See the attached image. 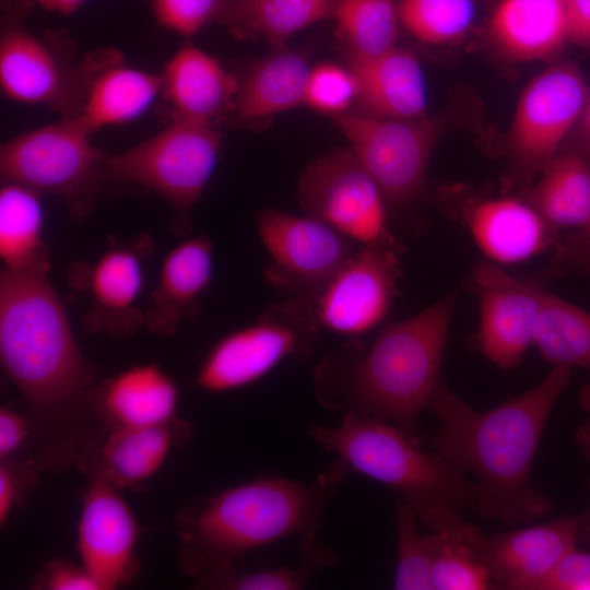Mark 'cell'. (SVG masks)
Masks as SVG:
<instances>
[{"instance_id": "cell-47", "label": "cell", "mask_w": 590, "mask_h": 590, "mask_svg": "<svg viewBox=\"0 0 590 590\" xmlns=\"http://www.w3.org/2000/svg\"><path fill=\"white\" fill-rule=\"evenodd\" d=\"M32 1L48 12L68 15L78 11L87 0H32Z\"/></svg>"}, {"instance_id": "cell-48", "label": "cell", "mask_w": 590, "mask_h": 590, "mask_svg": "<svg viewBox=\"0 0 590 590\" xmlns=\"http://www.w3.org/2000/svg\"><path fill=\"white\" fill-rule=\"evenodd\" d=\"M590 489V480H589ZM578 517V540L581 542L590 543V506L589 508Z\"/></svg>"}, {"instance_id": "cell-10", "label": "cell", "mask_w": 590, "mask_h": 590, "mask_svg": "<svg viewBox=\"0 0 590 590\" xmlns=\"http://www.w3.org/2000/svg\"><path fill=\"white\" fill-rule=\"evenodd\" d=\"M297 196L307 215L355 244L400 251L388 227L386 199L350 148L314 160L299 178Z\"/></svg>"}, {"instance_id": "cell-36", "label": "cell", "mask_w": 590, "mask_h": 590, "mask_svg": "<svg viewBox=\"0 0 590 590\" xmlns=\"http://www.w3.org/2000/svg\"><path fill=\"white\" fill-rule=\"evenodd\" d=\"M415 511L401 502L396 507L397 590H433L432 559L425 535L418 531Z\"/></svg>"}, {"instance_id": "cell-26", "label": "cell", "mask_w": 590, "mask_h": 590, "mask_svg": "<svg viewBox=\"0 0 590 590\" xmlns=\"http://www.w3.org/2000/svg\"><path fill=\"white\" fill-rule=\"evenodd\" d=\"M491 36L515 61L550 60L569 43L564 0H502L491 21Z\"/></svg>"}, {"instance_id": "cell-32", "label": "cell", "mask_w": 590, "mask_h": 590, "mask_svg": "<svg viewBox=\"0 0 590 590\" xmlns=\"http://www.w3.org/2000/svg\"><path fill=\"white\" fill-rule=\"evenodd\" d=\"M332 19L345 40L347 60L373 58L396 46L400 21L393 0H335Z\"/></svg>"}, {"instance_id": "cell-35", "label": "cell", "mask_w": 590, "mask_h": 590, "mask_svg": "<svg viewBox=\"0 0 590 590\" xmlns=\"http://www.w3.org/2000/svg\"><path fill=\"white\" fill-rule=\"evenodd\" d=\"M397 8L405 30L433 45L462 39L474 16L472 0H400Z\"/></svg>"}, {"instance_id": "cell-37", "label": "cell", "mask_w": 590, "mask_h": 590, "mask_svg": "<svg viewBox=\"0 0 590 590\" xmlns=\"http://www.w3.org/2000/svg\"><path fill=\"white\" fill-rule=\"evenodd\" d=\"M355 97L356 83L350 69L322 63L310 70L304 104L311 109L337 116L346 113Z\"/></svg>"}, {"instance_id": "cell-15", "label": "cell", "mask_w": 590, "mask_h": 590, "mask_svg": "<svg viewBox=\"0 0 590 590\" xmlns=\"http://www.w3.org/2000/svg\"><path fill=\"white\" fill-rule=\"evenodd\" d=\"M140 527L118 488L91 479L82 496L76 545L81 565L99 590L130 583L138 570Z\"/></svg>"}, {"instance_id": "cell-18", "label": "cell", "mask_w": 590, "mask_h": 590, "mask_svg": "<svg viewBox=\"0 0 590 590\" xmlns=\"http://www.w3.org/2000/svg\"><path fill=\"white\" fill-rule=\"evenodd\" d=\"M192 427L174 418L158 425L115 427L84 445L78 468L90 479L103 480L116 488L137 491L163 467L174 447L189 440Z\"/></svg>"}, {"instance_id": "cell-42", "label": "cell", "mask_w": 590, "mask_h": 590, "mask_svg": "<svg viewBox=\"0 0 590 590\" xmlns=\"http://www.w3.org/2000/svg\"><path fill=\"white\" fill-rule=\"evenodd\" d=\"M35 424L32 415L9 406L0 409V461L16 458L31 439Z\"/></svg>"}, {"instance_id": "cell-39", "label": "cell", "mask_w": 590, "mask_h": 590, "mask_svg": "<svg viewBox=\"0 0 590 590\" xmlns=\"http://www.w3.org/2000/svg\"><path fill=\"white\" fill-rule=\"evenodd\" d=\"M39 462L34 459L13 458L0 461V526L7 524L25 493L36 482Z\"/></svg>"}, {"instance_id": "cell-12", "label": "cell", "mask_w": 590, "mask_h": 590, "mask_svg": "<svg viewBox=\"0 0 590 590\" xmlns=\"http://www.w3.org/2000/svg\"><path fill=\"white\" fill-rule=\"evenodd\" d=\"M256 226L271 263L267 281L308 302L356 251L355 244L309 215L262 210Z\"/></svg>"}, {"instance_id": "cell-5", "label": "cell", "mask_w": 590, "mask_h": 590, "mask_svg": "<svg viewBox=\"0 0 590 590\" xmlns=\"http://www.w3.org/2000/svg\"><path fill=\"white\" fill-rule=\"evenodd\" d=\"M307 434L350 469L399 493L433 531L462 522V509H475L476 484L392 424L345 415L335 426L311 424Z\"/></svg>"}, {"instance_id": "cell-19", "label": "cell", "mask_w": 590, "mask_h": 590, "mask_svg": "<svg viewBox=\"0 0 590 590\" xmlns=\"http://www.w3.org/2000/svg\"><path fill=\"white\" fill-rule=\"evenodd\" d=\"M146 245L114 247L94 264L74 267L73 284L86 290L91 297V308L84 319L87 331L128 338L145 323L138 300L143 284L139 251L146 249Z\"/></svg>"}, {"instance_id": "cell-3", "label": "cell", "mask_w": 590, "mask_h": 590, "mask_svg": "<svg viewBox=\"0 0 590 590\" xmlns=\"http://www.w3.org/2000/svg\"><path fill=\"white\" fill-rule=\"evenodd\" d=\"M349 469L337 457L308 481L259 476L184 507L175 517L181 570L200 577L286 538H320L324 511Z\"/></svg>"}, {"instance_id": "cell-14", "label": "cell", "mask_w": 590, "mask_h": 590, "mask_svg": "<svg viewBox=\"0 0 590 590\" xmlns=\"http://www.w3.org/2000/svg\"><path fill=\"white\" fill-rule=\"evenodd\" d=\"M86 83V64L75 67L47 40L21 27L0 39V85L16 102L75 117Z\"/></svg>"}, {"instance_id": "cell-13", "label": "cell", "mask_w": 590, "mask_h": 590, "mask_svg": "<svg viewBox=\"0 0 590 590\" xmlns=\"http://www.w3.org/2000/svg\"><path fill=\"white\" fill-rule=\"evenodd\" d=\"M399 250L359 246L306 304L322 328L344 335L368 332L387 316L400 276Z\"/></svg>"}, {"instance_id": "cell-27", "label": "cell", "mask_w": 590, "mask_h": 590, "mask_svg": "<svg viewBox=\"0 0 590 590\" xmlns=\"http://www.w3.org/2000/svg\"><path fill=\"white\" fill-rule=\"evenodd\" d=\"M310 70L307 57L296 50L281 49L258 61L238 79L232 115L257 120L304 104Z\"/></svg>"}, {"instance_id": "cell-17", "label": "cell", "mask_w": 590, "mask_h": 590, "mask_svg": "<svg viewBox=\"0 0 590 590\" xmlns=\"http://www.w3.org/2000/svg\"><path fill=\"white\" fill-rule=\"evenodd\" d=\"M467 538L495 587L535 590L562 558L576 548L578 517H562L489 536L467 523Z\"/></svg>"}, {"instance_id": "cell-16", "label": "cell", "mask_w": 590, "mask_h": 590, "mask_svg": "<svg viewBox=\"0 0 590 590\" xmlns=\"http://www.w3.org/2000/svg\"><path fill=\"white\" fill-rule=\"evenodd\" d=\"M480 304L477 344L503 369L516 367L534 343L543 286L515 278L494 262L473 271Z\"/></svg>"}, {"instance_id": "cell-6", "label": "cell", "mask_w": 590, "mask_h": 590, "mask_svg": "<svg viewBox=\"0 0 590 590\" xmlns=\"http://www.w3.org/2000/svg\"><path fill=\"white\" fill-rule=\"evenodd\" d=\"M221 145L215 125L173 117L164 129L134 146L104 153V170L158 194L176 213V233L186 235L191 231L190 211L214 173Z\"/></svg>"}, {"instance_id": "cell-46", "label": "cell", "mask_w": 590, "mask_h": 590, "mask_svg": "<svg viewBox=\"0 0 590 590\" xmlns=\"http://www.w3.org/2000/svg\"><path fill=\"white\" fill-rule=\"evenodd\" d=\"M578 404L587 413V421L577 429L576 442L590 462V382L581 388Z\"/></svg>"}, {"instance_id": "cell-40", "label": "cell", "mask_w": 590, "mask_h": 590, "mask_svg": "<svg viewBox=\"0 0 590 590\" xmlns=\"http://www.w3.org/2000/svg\"><path fill=\"white\" fill-rule=\"evenodd\" d=\"M37 590H99L85 568L68 559L47 562L35 577Z\"/></svg>"}, {"instance_id": "cell-24", "label": "cell", "mask_w": 590, "mask_h": 590, "mask_svg": "<svg viewBox=\"0 0 590 590\" xmlns=\"http://www.w3.org/2000/svg\"><path fill=\"white\" fill-rule=\"evenodd\" d=\"M213 274V244L205 235L187 238L165 256L145 315L150 332L174 335L209 287Z\"/></svg>"}, {"instance_id": "cell-45", "label": "cell", "mask_w": 590, "mask_h": 590, "mask_svg": "<svg viewBox=\"0 0 590 590\" xmlns=\"http://www.w3.org/2000/svg\"><path fill=\"white\" fill-rule=\"evenodd\" d=\"M560 150H574L590 156V93L582 114Z\"/></svg>"}, {"instance_id": "cell-28", "label": "cell", "mask_w": 590, "mask_h": 590, "mask_svg": "<svg viewBox=\"0 0 590 590\" xmlns=\"http://www.w3.org/2000/svg\"><path fill=\"white\" fill-rule=\"evenodd\" d=\"M524 199L554 229L580 227L590 217V156L560 150Z\"/></svg>"}, {"instance_id": "cell-30", "label": "cell", "mask_w": 590, "mask_h": 590, "mask_svg": "<svg viewBox=\"0 0 590 590\" xmlns=\"http://www.w3.org/2000/svg\"><path fill=\"white\" fill-rule=\"evenodd\" d=\"M335 0H229L221 21L239 38L282 47L299 31L332 19Z\"/></svg>"}, {"instance_id": "cell-41", "label": "cell", "mask_w": 590, "mask_h": 590, "mask_svg": "<svg viewBox=\"0 0 590 590\" xmlns=\"http://www.w3.org/2000/svg\"><path fill=\"white\" fill-rule=\"evenodd\" d=\"M535 590H590V553L570 551Z\"/></svg>"}, {"instance_id": "cell-2", "label": "cell", "mask_w": 590, "mask_h": 590, "mask_svg": "<svg viewBox=\"0 0 590 590\" xmlns=\"http://www.w3.org/2000/svg\"><path fill=\"white\" fill-rule=\"evenodd\" d=\"M453 307L450 294L386 324L369 349L353 342L328 355L314 373L318 402L342 416L382 421L413 435L440 382Z\"/></svg>"}, {"instance_id": "cell-21", "label": "cell", "mask_w": 590, "mask_h": 590, "mask_svg": "<svg viewBox=\"0 0 590 590\" xmlns=\"http://www.w3.org/2000/svg\"><path fill=\"white\" fill-rule=\"evenodd\" d=\"M465 223L475 244L494 263L524 261L558 243V231L526 199L482 200L469 210Z\"/></svg>"}, {"instance_id": "cell-25", "label": "cell", "mask_w": 590, "mask_h": 590, "mask_svg": "<svg viewBox=\"0 0 590 590\" xmlns=\"http://www.w3.org/2000/svg\"><path fill=\"white\" fill-rule=\"evenodd\" d=\"M162 93L161 74L102 57L86 63V83L75 118L92 133L143 115Z\"/></svg>"}, {"instance_id": "cell-1", "label": "cell", "mask_w": 590, "mask_h": 590, "mask_svg": "<svg viewBox=\"0 0 590 590\" xmlns=\"http://www.w3.org/2000/svg\"><path fill=\"white\" fill-rule=\"evenodd\" d=\"M573 368L557 365L533 388L485 412L439 382L427 409L437 417L436 452L476 479L475 510L507 524L547 514L550 499L531 481L541 436Z\"/></svg>"}, {"instance_id": "cell-33", "label": "cell", "mask_w": 590, "mask_h": 590, "mask_svg": "<svg viewBox=\"0 0 590 590\" xmlns=\"http://www.w3.org/2000/svg\"><path fill=\"white\" fill-rule=\"evenodd\" d=\"M300 562L257 571H238L234 565L199 577L198 588L224 590H298L323 567L335 565L334 553L320 538L300 543Z\"/></svg>"}, {"instance_id": "cell-29", "label": "cell", "mask_w": 590, "mask_h": 590, "mask_svg": "<svg viewBox=\"0 0 590 590\" xmlns=\"http://www.w3.org/2000/svg\"><path fill=\"white\" fill-rule=\"evenodd\" d=\"M40 193L4 181L0 189V258L4 270H49Z\"/></svg>"}, {"instance_id": "cell-31", "label": "cell", "mask_w": 590, "mask_h": 590, "mask_svg": "<svg viewBox=\"0 0 590 590\" xmlns=\"http://www.w3.org/2000/svg\"><path fill=\"white\" fill-rule=\"evenodd\" d=\"M533 344L547 363L590 373V311L543 287Z\"/></svg>"}, {"instance_id": "cell-20", "label": "cell", "mask_w": 590, "mask_h": 590, "mask_svg": "<svg viewBox=\"0 0 590 590\" xmlns=\"http://www.w3.org/2000/svg\"><path fill=\"white\" fill-rule=\"evenodd\" d=\"M178 401L176 381L162 367L141 364L94 387L88 406L110 429L168 423L176 418Z\"/></svg>"}, {"instance_id": "cell-8", "label": "cell", "mask_w": 590, "mask_h": 590, "mask_svg": "<svg viewBox=\"0 0 590 590\" xmlns=\"http://www.w3.org/2000/svg\"><path fill=\"white\" fill-rule=\"evenodd\" d=\"M318 323L299 300L271 304L248 326L222 337L201 363L196 385L211 393L247 387L287 359L307 361Z\"/></svg>"}, {"instance_id": "cell-43", "label": "cell", "mask_w": 590, "mask_h": 590, "mask_svg": "<svg viewBox=\"0 0 590 590\" xmlns=\"http://www.w3.org/2000/svg\"><path fill=\"white\" fill-rule=\"evenodd\" d=\"M557 262L563 268L590 272V217L564 241L557 243Z\"/></svg>"}, {"instance_id": "cell-7", "label": "cell", "mask_w": 590, "mask_h": 590, "mask_svg": "<svg viewBox=\"0 0 590 590\" xmlns=\"http://www.w3.org/2000/svg\"><path fill=\"white\" fill-rule=\"evenodd\" d=\"M92 134L75 117H66L12 138L0 150L3 182L56 196L74 221L83 220L105 174L104 153L93 145Z\"/></svg>"}, {"instance_id": "cell-34", "label": "cell", "mask_w": 590, "mask_h": 590, "mask_svg": "<svg viewBox=\"0 0 590 590\" xmlns=\"http://www.w3.org/2000/svg\"><path fill=\"white\" fill-rule=\"evenodd\" d=\"M436 590H485L496 588L467 538V523L425 535Z\"/></svg>"}, {"instance_id": "cell-38", "label": "cell", "mask_w": 590, "mask_h": 590, "mask_svg": "<svg viewBox=\"0 0 590 590\" xmlns=\"http://www.w3.org/2000/svg\"><path fill=\"white\" fill-rule=\"evenodd\" d=\"M229 0H152L156 21L166 30L191 36L221 19Z\"/></svg>"}, {"instance_id": "cell-9", "label": "cell", "mask_w": 590, "mask_h": 590, "mask_svg": "<svg viewBox=\"0 0 590 590\" xmlns=\"http://www.w3.org/2000/svg\"><path fill=\"white\" fill-rule=\"evenodd\" d=\"M590 86L573 61H557L522 91L508 135L512 174L523 185L560 151L578 122Z\"/></svg>"}, {"instance_id": "cell-11", "label": "cell", "mask_w": 590, "mask_h": 590, "mask_svg": "<svg viewBox=\"0 0 590 590\" xmlns=\"http://www.w3.org/2000/svg\"><path fill=\"white\" fill-rule=\"evenodd\" d=\"M350 149L376 181L387 205L402 209L420 194L439 128L427 115L382 118L362 113L334 116Z\"/></svg>"}, {"instance_id": "cell-44", "label": "cell", "mask_w": 590, "mask_h": 590, "mask_svg": "<svg viewBox=\"0 0 590 590\" xmlns=\"http://www.w3.org/2000/svg\"><path fill=\"white\" fill-rule=\"evenodd\" d=\"M569 42L590 49V0H564Z\"/></svg>"}, {"instance_id": "cell-4", "label": "cell", "mask_w": 590, "mask_h": 590, "mask_svg": "<svg viewBox=\"0 0 590 590\" xmlns=\"http://www.w3.org/2000/svg\"><path fill=\"white\" fill-rule=\"evenodd\" d=\"M47 273L0 274L1 366L28 404L35 428L86 409L95 380Z\"/></svg>"}, {"instance_id": "cell-23", "label": "cell", "mask_w": 590, "mask_h": 590, "mask_svg": "<svg viewBox=\"0 0 590 590\" xmlns=\"http://www.w3.org/2000/svg\"><path fill=\"white\" fill-rule=\"evenodd\" d=\"M362 114L410 119L426 115L427 92L414 54L394 46L367 59L347 60Z\"/></svg>"}, {"instance_id": "cell-22", "label": "cell", "mask_w": 590, "mask_h": 590, "mask_svg": "<svg viewBox=\"0 0 590 590\" xmlns=\"http://www.w3.org/2000/svg\"><path fill=\"white\" fill-rule=\"evenodd\" d=\"M161 78L162 94L173 109V117L215 125L233 111L238 78L194 46L178 49Z\"/></svg>"}]
</instances>
